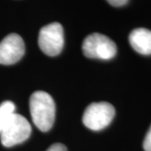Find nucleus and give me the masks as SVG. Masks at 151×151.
I'll return each instance as SVG.
<instances>
[{"label":"nucleus","instance_id":"obj_1","mask_svg":"<svg viewBox=\"0 0 151 151\" xmlns=\"http://www.w3.org/2000/svg\"><path fill=\"white\" fill-rule=\"evenodd\" d=\"M29 110L33 123L42 132L53 126L55 118V104L52 97L45 92L38 91L29 98Z\"/></svg>","mask_w":151,"mask_h":151},{"label":"nucleus","instance_id":"obj_2","mask_svg":"<svg viewBox=\"0 0 151 151\" xmlns=\"http://www.w3.org/2000/svg\"><path fill=\"white\" fill-rule=\"evenodd\" d=\"M81 49L85 56L92 59L110 60L117 53L116 44L110 38L99 33H93L86 36Z\"/></svg>","mask_w":151,"mask_h":151},{"label":"nucleus","instance_id":"obj_3","mask_svg":"<svg viewBox=\"0 0 151 151\" xmlns=\"http://www.w3.org/2000/svg\"><path fill=\"white\" fill-rule=\"evenodd\" d=\"M31 134V125L20 114L14 113L0 133L1 143L4 147H12L29 139Z\"/></svg>","mask_w":151,"mask_h":151},{"label":"nucleus","instance_id":"obj_4","mask_svg":"<svg viewBox=\"0 0 151 151\" xmlns=\"http://www.w3.org/2000/svg\"><path fill=\"white\" fill-rule=\"evenodd\" d=\"M115 116V108L107 102L92 103L87 106L83 113L82 122L86 128L99 131L111 124Z\"/></svg>","mask_w":151,"mask_h":151},{"label":"nucleus","instance_id":"obj_5","mask_svg":"<svg viewBox=\"0 0 151 151\" xmlns=\"http://www.w3.org/2000/svg\"><path fill=\"white\" fill-rule=\"evenodd\" d=\"M40 49L49 56L59 55L64 46V31L60 23H51L40 29L38 38Z\"/></svg>","mask_w":151,"mask_h":151},{"label":"nucleus","instance_id":"obj_6","mask_svg":"<svg viewBox=\"0 0 151 151\" xmlns=\"http://www.w3.org/2000/svg\"><path fill=\"white\" fill-rule=\"evenodd\" d=\"M24 52L23 39L18 34H9L0 42V64L13 65L21 59Z\"/></svg>","mask_w":151,"mask_h":151},{"label":"nucleus","instance_id":"obj_7","mask_svg":"<svg viewBox=\"0 0 151 151\" xmlns=\"http://www.w3.org/2000/svg\"><path fill=\"white\" fill-rule=\"evenodd\" d=\"M130 45L136 52L145 55H151V30L145 28H138L130 33Z\"/></svg>","mask_w":151,"mask_h":151},{"label":"nucleus","instance_id":"obj_8","mask_svg":"<svg viewBox=\"0 0 151 151\" xmlns=\"http://www.w3.org/2000/svg\"><path fill=\"white\" fill-rule=\"evenodd\" d=\"M15 111V105L11 101H4L0 104V133Z\"/></svg>","mask_w":151,"mask_h":151},{"label":"nucleus","instance_id":"obj_9","mask_svg":"<svg viewBox=\"0 0 151 151\" xmlns=\"http://www.w3.org/2000/svg\"><path fill=\"white\" fill-rule=\"evenodd\" d=\"M143 147L145 151H151V126L150 127V129L147 132L145 138L144 139Z\"/></svg>","mask_w":151,"mask_h":151},{"label":"nucleus","instance_id":"obj_10","mask_svg":"<svg viewBox=\"0 0 151 151\" xmlns=\"http://www.w3.org/2000/svg\"><path fill=\"white\" fill-rule=\"evenodd\" d=\"M46 151H67V149L64 145L56 143V144L52 145Z\"/></svg>","mask_w":151,"mask_h":151},{"label":"nucleus","instance_id":"obj_11","mask_svg":"<svg viewBox=\"0 0 151 151\" xmlns=\"http://www.w3.org/2000/svg\"><path fill=\"white\" fill-rule=\"evenodd\" d=\"M106 1L113 7H122L129 2V0H106Z\"/></svg>","mask_w":151,"mask_h":151}]
</instances>
